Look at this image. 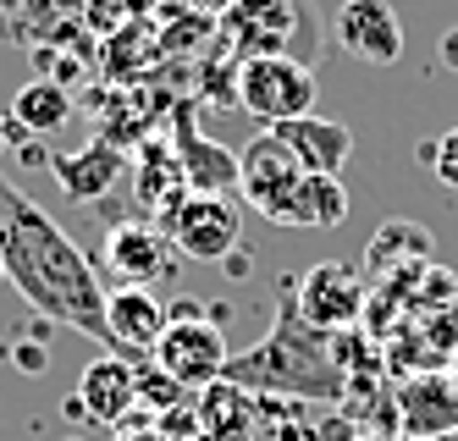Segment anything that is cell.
Wrapping results in <instances>:
<instances>
[{
  "label": "cell",
  "instance_id": "24",
  "mask_svg": "<svg viewBox=\"0 0 458 441\" xmlns=\"http://www.w3.org/2000/svg\"><path fill=\"white\" fill-rule=\"evenodd\" d=\"M6 144H12V111L0 106V149H6Z\"/></svg>",
  "mask_w": 458,
  "mask_h": 441
},
{
  "label": "cell",
  "instance_id": "14",
  "mask_svg": "<svg viewBox=\"0 0 458 441\" xmlns=\"http://www.w3.org/2000/svg\"><path fill=\"white\" fill-rule=\"evenodd\" d=\"M50 172H55V188L72 205H94V199H106L127 177V160L111 139H89L78 155H50Z\"/></svg>",
  "mask_w": 458,
  "mask_h": 441
},
{
  "label": "cell",
  "instance_id": "20",
  "mask_svg": "<svg viewBox=\"0 0 458 441\" xmlns=\"http://www.w3.org/2000/svg\"><path fill=\"white\" fill-rule=\"evenodd\" d=\"M431 232H425L420 221H386L376 237H370V249H365V270L370 276H381V270H392V265H431Z\"/></svg>",
  "mask_w": 458,
  "mask_h": 441
},
{
  "label": "cell",
  "instance_id": "12",
  "mask_svg": "<svg viewBox=\"0 0 458 441\" xmlns=\"http://www.w3.org/2000/svg\"><path fill=\"white\" fill-rule=\"evenodd\" d=\"M106 326H111V353H155V343L172 326V303H160L149 287H116L106 293Z\"/></svg>",
  "mask_w": 458,
  "mask_h": 441
},
{
  "label": "cell",
  "instance_id": "18",
  "mask_svg": "<svg viewBox=\"0 0 458 441\" xmlns=\"http://www.w3.org/2000/svg\"><path fill=\"white\" fill-rule=\"evenodd\" d=\"M348 221V188L343 177H326V172H304L299 193H293V210L287 226H315V232H332Z\"/></svg>",
  "mask_w": 458,
  "mask_h": 441
},
{
  "label": "cell",
  "instance_id": "26",
  "mask_svg": "<svg viewBox=\"0 0 458 441\" xmlns=\"http://www.w3.org/2000/svg\"><path fill=\"white\" fill-rule=\"evenodd\" d=\"M431 441H458V430H447V436H431Z\"/></svg>",
  "mask_w": 458,
  "mask_h": 441
},
{
  "label": "cell",
  "instance_id": "13",
  "mask_svg": "<svg viewBox=\"0 0 458 441\" xmlns=\"http://www.w3.org/2000/svg\"><path fill=\"white\" fill-rule=\"evenodd\" d=\"M172 149H177V165H182V182L193 193H233L238 177H243V160L226 149V144H210L199 127H193V106H177V132H172Z\"/></svg>",
  "mask_w": 458,
  "mask_h": 441
},
{
  "label": "cell",
  "instance_id": "19",
  "mask_svg": "<svg viewBox=\"0 0 458 441\" xmlns=\"http://www.w3.org/2000/svg\"><path fill=\"white\" fill-rule=\"evenodd\" d=\"M188 193H193V188L182 182L177 149H166V144H144V155H139V205L160 210V221H166Z\"/></svg>",
  "mask_w": 458,
  "mask_h": 441
},
{
  "label": "cell",
  "instance_id": "5",
  "mask_svg": "<svg viewBox=\"0 0 458 441\" xmlns=\"http://www.w3.org/2000/svg\"><path fill=\"white\" fill-rule=\"evenodd\" d=\"M166 237H172L177 254L199 259V265H221V259L238 254L243 221H238V205L226 193H188L166 216Z\"/></svg>",
  "mask_w": 458,
  "mask_h": 441
},
{
  "label": "cell",
  "instance_id": "27",
  "mask_svg": "<svg viewBox=\"0 0 458 441\" xmlns=\"http://www.w3.org/2000/svg\"><path fill=\"white\" fill-rule=\"evenodd\" d=\"M0 282H6V265H0Z\"/></svg>",
  "mask_w": 458,
  "mask_h": 441
},
{
  "label": "cell",
  "instance_id": "9",
  "mask_svg": "<svg viewBox=\"0 0 458 441\" xmlns=\"http://www.w3.org/2000/svg\"><path fill=\"white\" fill-rule=\"evenodd\" d=\"M332 39L365 66H392L403 55V22L392 0H343L332 12Z\"/></svg>",
  "mask_w": 458,
  "mask_h": 441
},
{
  "label": "cell",
  "instance_id": "16",
  "mask_svg": "<svg viewBox=\"0 0 458 441\" xmlns=\"http://www.w3.org/2000/svg\"><path fill=\"white\" fill-rule=\"evenodd\" d=\"M276 139L293 149V160L304 165V172H326V177H337L348 155H353V132L343 122H326V116H293V122H276L271 127Z\"/></svg>",
  "mask_w": 458,
  "mask_h": 441
},
{
  "label": "cell",
  "instance_id": "10",
  "mask_svg": "<svg viewBox=\"0 0 458 441\" xmlns=\"http://www.w3.org/2000/svg\"><path fill=\"white\" fill-rule=\"evenodd\" d=\"M106 270L116 287H155L172 276V237L149 221H116L106 232Z\"/></svg>",
  "mask_w": 458,
  "mask_h": 441
},
{
  "label": "cell",
  "instance_id": "22",
  "mask_svg": "<svg viewBox=\"0 0 458 441\" xmlns=\"http://www.w3.org/2000/svg\"><path fill=\"white\" fill-rule=\"evenodd\" d=\"M437 55H442V66H447V72H458V28H447V33H442Z\"/></svg>",
  "mask_w": 458,
  "mask_h": 441
},
{
  "label": "cell",
  "instance_id": "4",
  "mask_svg": "<svg viewBox=\"0 0 458 441\" xmlns=\"http://www.w3.org/2000/svg\"><path fill=\"white\" fill-rule=\"evenodd\" d=\"M226 359H233L226 353V336L205 315H177L166 326V336L155 343V369L172 386H188V392H205V386L226 381Z\"/></svg>",
  "mask_w": 458,
  "mask_h": 441
},
{
  "label": "cell",
  "instance_id": "6",
  "mask_svg": "<svg viewBox=\"0 0 458 441\" xmlns=\"http://www.w3.org/2000/svg\"><path fill=\"white\" fill-rule=\"evenodd\" d=\"M238 160H243V177H238L243 205H249V210H259V221L287 226L293 193H299V182H304V165L293 160V149L276 139V132H254L249 149H243Z\"/></svg>",
  "mask_w": 458,
  "mask_h": 441
},
{
  "label": "cell",
  "instance_id": "17",
  "mask_svg": "<svg viewBox=\"0 0 458 441\" xmlns=\"http://www.w3.org/2000/svg\"><path fill=\"white\" fill-rule=\"evenodd\" d=\"M6 111H12V144L50 139V132H61L72 122V94H67V83H55V78H28L12 94Z\"/></svg>",
  "mask_w": 458,
  "mask_h": 441
},
{
  "label": "cell",
  "instance_id": "23",
  "mask_svg": "<svg viewBox=\"0 0 458 441\" xmlns=\"http://www.w3.org/2000/svg\"><path fill=\"white\" fill-rule=\"evenodd\" d=\"M17 364H22V369H45V348H34V343L17 348Z\"/></svg>",
  "mask_w": 458,
  "mask_h": 441
},
{
  "label": "cell",
  "instance_id": "2",
  "mask_svg": "<svg viewBox=\"0 0 458 441\" xmlns=\"http://www.w3.org/2000/svg\"><path fill=\"white\" fill-rule=\"evenodd\" d=\"M226 381L243 392H276V397H315L332 403L348 392L343 359H337V331H320L299 315L293 293L282 298L276 326L266 343H254L249 353L226 359Z\"/></svg>",
  "mask_w": 458,
  "mask_h": 441
},
{
  "label": "cell",
  "instance_id": "7",
  "mask_svg": "<svg viewBox=\"0 0 458 441\" xmlns=\"http://www.w3.org/2000/svg\"><path fill=\"white\" fill-rule=\"evenodd\" d=\"M226 33L243 55H299V33L315 39L304 0H238L226 12Z\"/></svg>",
  "mask_w": 458,
  "mask_h": 441
},
{
  "label": "cell",
  "instance_id": "1",
  "mask_svg": "<svg viewBox=\"0 0 458 441\" xmlns=\"http://www.w3.org/2000/svg\"><path fill=\"white\" fill-rule=\"evenodd\" d=\"M0 265H6V282L22 293L28 310H39L45 320L72 326L94 336L100 348H111L106 287L94 276L89 254L12 177H0Z\"/></svg>",
  "mask_w": 458,
  "mask_h": 441
},
{
  "label": "cell",
  "instance_id": "8",
  "mask_svg": "<svg viewBox=\"0 0 458 441\" xmlns=\"http://www.w3.org/2000/svg\"><path fill=\"white\" fill-rule=\"evenodd\" d=\"M293 303L299 315L320 331H348L359 315H365V276L343 259H320L310 265L299 282H293Z\"/></svg>",
  "mask_w": 458,
  "mask_h": 441
},
{
  "label": "cell",
  "instance_id": "11",
  "mask_svg": "<svg viewBox=\"0 0 458 441\" xmlns=\"http://www.w3.org/2000/svg\"><path fill=\"white\" fill-rule=\"evenodd\" d=\"M458 430V381L453 376H409L398 386V436L403 441H431V436H447Z\"/></svg>",
  "mask_w": 458,
  "mask_h": 441
},
{
  "label": "cell",
  "instance_id": "15",
  "mask_svg": "<svg viewBox=\"0 0 458 441\" xmlns=\"http://www.w3.org/2000/svg\"><path fill=\"white\" fill-rule=\"evenodd\" d=\"M133 403H139V369L127 364L122 353H100L94 364H83V376H78V409L94 425L127 420Z\"/></svg>",
  "mask_w": 458,
  "mask_h": 441
},
{
  "label": "cell",
  "instance_id": "3",
  "mask_svg": "<svg viewBox=\"0 0 458 441\" xmlns=\"http://www.w3.org/2000/svg\"><path fill=\"white\" fill-rule=\"evenodd\" d=\"M315 72L310 61L299 55H243L238 61V78H233V99L254 116V122H293V116H310L315 111Z\"/></svg>",
  "mask_w": 458,
  "mask_h": 441
},
{
  "label": "cell",
  "instance_id": "21",
  "mask_svg": "<svg viewBox=\"0 0 458 441\" xmlns=\"http://www.w3.org/2000/svg\"><path fill=\"white\" fill-rule=\"evenodd\" d=\"M425 160H431V172H437L442 188H458V127H447L437 139V149H425Z\"/></svg>",
  "mask_w": 458,
  "mask_h": 441
},
{
  "label": "cell",
  "instance_id": "25",
  "mask_svg": "<svg viewBox=\"0 0 458 441\" xmlns=\"http://www.w3.org/2000/svg\"><path fill=\"white\" fill-rule=\"evenodd\" d=\"M353 441H392V436H353Z\"/></svg>",
  "mask_w": 458,
  "mask_h": 441
}]
</instances>
